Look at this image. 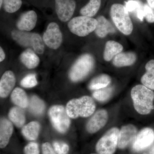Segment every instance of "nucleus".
Masks as SVG:
<instances>
[{"label": "nucleus", "instance_id": "nucleus-1", "mask_svg": "<svg viewBox=\"0 0 154 154\" xmlns=\"http://www.w3.org/2000/svg\"><path fill=\"white\" fill-rule=\"evenodd\" d=\"M135 110L141 115L149 114L154 109V92L143 85L135 86L131 92Z\"/></svg>", "mask_w": 154, "mask_h": 154}, {"label": "nucleus", "instance_id": "nucleus-2", "mask_svg": "<svg viewBox=\"0 0 154 154\" xmlns=\"http://www.w3.org/2000/svg\"><path fill=\"white\" fill-rule=\"evenodd\" d=\"M96 108V104L93 99L90 96H85L70 100L66 109L70 118L76 119L91 116Z\"/></svg>", "mask_w": 154, "mask_h": 154}, {"label": "nucleus", "instance_id": "nucleus-3", "mask_svg": "<svg viewBox=\"0 0 154 154\" xmlns=\"http://www.w3.org/2000/svg\"><path fill=\"white\" fill-rule=\"evenodd\" d=\"M110 15L116 27L122 34L128 36L132 33L133 25L125 6L113 4L110 8Z\"/></svg>", "mask_w": 154, "mask_h": 154}, {"label": "nucleus", "instance_id": "nucleus-4", "mask_svg": "<svg viewBox=\"0 0 154 154\" xmlns=\"http://www.w3.org/2000/svg\"><path fill=\"white\" fill-rule=\"evenodd\" d=\"M95 65L94 58L89 54H85L81 56L73 65L69 76L71 80L73 82L82 81L88 75Z\"/></svg>", "mask_w": 154, "mask_h": 154}, {"label": "nucleus", "instance_id": "nucleus-5", "mask_svg": "<svg viewBox=\"0 0 154 154\" xmlns=\"http://www.w3.org/2000/svg\"><path fill=\"white\" fill-rule=\"evenodd\" d=\"M97 19L92 17L80 16L74 17L69 22L68 27L72 33L84 37L95 31L97 27Z\"/></svg>", "mask_w": 154, "mask_h": 154}, {"label": "nucleus", "instance_id": "nucleus-6", "mask_svg": "<svg viewBox=\"0 0 154 154\" xmlns=\"http://www.w3.org/2000/svg\"><path fill=\"white\" fill-rule=\"evenodd\" d=\"M48 115L53 126L57 131L64 133L70 125L69 116L66 109L62 105H54L50 108Z\"/></svg>", "mask_w": 154, "mask_h": 154}, {"label": "nucleus", "instance_id": "nucleus-7", "mask_svg": "<svg viewBox=\"0 0 154 154\" xmlns=\"http://www.w3.org/2000/svg\"><path fill=\"white\" fill-rule=\"evenodd\" d=\"M119 130L113 127L108 130L98 141L96 150L98 154H113L118 146Z\"/></svg>", "mask_w": 154, "mask_h": 154}, {"label": "nucleus", "instance_id": "nucleus-8", "mask_svg": "<svg viewBox=\"0 0 154 154\" xmlns=\"http://www.w3.org/2000/svg\"><path fill=\"white\" fill-rule=\"evenodd\" d=\"M43 40L48 47L51 49H57L60 47L63 42V35L57 23H49L43 34Z\"/></svg>", "mask_w": 154, "mask_h": 154}, {"label": "nucleus", "instance_id": "nucleus-9", "mask_svg": "<svg viewBox=\"0 0 154 154\" xmlns=\"http://www.w3.org/2000/svg\"><path fill=\"white\" fill-rule=\"evenodd\" d=\"M154 141V130L150 128H145L137 135L133 143V149L136 152L142 151L149 146Z\"/></svg>", "mask_w": 154, "mask_h": 154}, {"label": "nucleus", "instance_id": "nucleus-10", "mask_svg": "<svg viewBox=\"0 0 154 154\" xmlns=\"http://www.w3.org/2000/svg\"><path fill=\"white\" fill-rule=\"evenodd\" d=\"M75 0H55V11L58 17L63 22L68 21L74 13Z\"/></svg>", "mask_w": 154, "mask_h": 154}, {"label": "nucleus", "instance_id": "nucleus-11", "mask_svg": "<svg viewBox=\"0 0 154 154\" xmlns=\"http://www.w3.org/2000/svg\"><path fill=\"white\" fill-rule=\"evenodd\" d=\"M137 129L132 124L124 125L119 130L118 147L120 149L126 148L134 142L137 135Z\"/></svg>", "mask_w": 154, "mask_h": 154}, {"label": "nucleus", "instance_id": "nucleus-12", "mask_svg": "<svg viewBox=\"0 0 154 154\" xmlns=\"http://www.w3.org/2000/svg\"><path fill=\"white\" fill-rule=\"evenodd\" d=\"M108 114L105 109L98 110L90 119L86 125L88 132L95 133L105 126L108 121Z\"/></svg>", "mask_w": 154, "mask_h": 154}, {"label": "nucleus", "instance_id": "nucleus-13", "mask_svg": "<svg viewBox=\"0 0 154 154\" xmlns=\"http://www.w3.org/2000/svg\"><path fill=\"white\" fill-rule=\"evenodd\" d=\"M37 20V14L35 11H30L25 12L17 22V28L22 31H30L35 28Z\"/></svg>", "mask_w": 154, "mask_h": 154}, {"label": "nucleus", "instance_id": "nucleus-14", "mask_svg": "<svg viewBox=\"0 0 154 154\" xmlns=\"http://www.w3.org/2000/svg\"><path fill=\"white\" fill-rule=\"evenodd\" d=\"M16 84V78L13 72L7 71L0 80V96L5 98L8 96Z\"/></svg>", "mask_w": 154, "mask_h": 154}, {"label": "nucleus", "instance_id": "nucleus-15", "mask_svg": "<svg viewBox=\"0 0 154 154\" xmlns=\"http://www.w3.org/2000/svg\"><path fill=\"white\" fill-rule=\"evenodd\" d=\"M14 131L12 123L5 118H2L0 122V147L4 148L8 143Z\"/></svg>", "mask_w": 154, "mask_h": 154}, {"label": "nucleus", "instance_id": "nucleus-16", "mask_svg": "<svg viewBox=\"0 0 154 154\" xmlns=\"http://www.w3.org/2000/svg\"><path fill=\"white\" fill-rule=\"evenodd\" d=\"M96 19L98 23L95 31L96 35L99 38H104L110 33H115L114 26L104 16H99Z\"/></svg>", "mask_w": 154, "mask_h": 154}, {"label": "nucleus", "instance_id": "nucleus-17", "mask_svg": "<svg viewBox=\"0 0 154 154\" xmlns=\"http://www.w3.org/2000/svg\"><path fill=\"white\" fill-rule=\"evenodd\" d=\"M137 60V55L133 52H121L113 60V66L116 67H123L133 65Z\"/></svg>", "mask_w": 154, "mask_h": 154}, {"label": "nucleus", "instance_id": "nucleus-18", "mask_svg": "<svg viewBox=\"0 0 154 154\" xmlns=\"http://www.w3.org/2000/svg\"><path fill=\"white\" fill-rule=\"evenodd\" d=\"M123 47L120 43L113 40H109L105 44L103 53L104 60L110 61L119 54L122 52Z\"/></svg>", "mask_w": 154, "mask_h": 154}, {"label": "nucleus", "instance_id": "nucleus-19", "mask_svg": "<svg viewBox=\"0 0 154 154\" xmlns=\"http://www.w3.org/2000/svg\"><path fill=\"white\" fill-rule=\"evenodd\" d=\"M22 63L28 69L36 68L39 63V57L34 51L28 48L22 53L20 57Z\"/></svg>", "mask_w": 154, "mask_h": 154}, {"label": "nucleus", "instance_id": "nucleus-20", "mask_svg": "<svg viewBox=\"0 0 154 154\" xmlns=\"http://www.w3.org/2000/svg\"><path fill=\"white\" fill-rule=\"evenodd\" d=\"M145 69V73L141 78V82L143 85L154 91V60L147 63Z\"/></svg>", "mask_w": 154, "mask_h": 154}, {"label": "nucleus", "instance_id": "nucleus-21", "mask_svg": "<svg viewBox=\"0 0 154 154\" xmlns=\"http://www.w3.org/2000/svg\"><path fill=\"white\" fill-rule=\"evenodd\" d=\"M32 34L28 31L14 30L11 33L12 38L20 45L24 47H31Z\"/></svg>", "mask_w": 154, "mask_h": 154}, {"label": "nucleus", "instance_id": "nucleus-22", "mask_svg": "<svg viewBox=\"0 0 154 154\" xmlns=\"http://www.w3.org/2000/svg\"><path fill=\"white\" fill-rule=\"evenodd\" d=\"M11 99L14 104L21 108H26L29 105L28 96L24 90L19 88L14 89L11 94Z\"/></svg>", "mask_w": 154, "mask_h": 154}, {"label": "nucleus", "instance_id": "nucleus-23", "mask_svg": "<svg viewBox=\"0 0 154 154\" xmlns=\"http://www.w3.org/2000/svg\"><path fill=\"white\" fill-rule=\"evenodd\" d=\"M40 129V125L38 122L33 121L23 127L22 132L23 135L27 139L34 140L38 137Z\"/></svg>", "mask_w": 154, "mask_h": 154}, {"label": "nucleus", "instance_id": "nucleus-24", "mask_svg": "<svg viewBox=\"0 0 154 154\" xmlns=\"http://www.w3.org/2000/svg\"><path fill=\"white\" fill-rule=\"evenodd\" d=\"M111 82L110 76L105 74L99 75L92 80L89 85V88L92 91H96L109 86Z\"/></svg>", "mask_w": 154, "mask_h": 154}, {"label": "nucleus", "instance_id": "nucleus-25", "mask_svg": "<svg viewBox=\"0 0 154 154\" xmlns=\"http://www.w3.org/2000/svg\"><path fill=\"white\" fill-rule=\"evenodd\" d=\"M8 116L10 120L18 127H22L25 124V112L21 107H16L11 108Z\"/></svg>", "mask_w": 154, "mask_h": 154}, {"label": "nucleus", "instance_id": "nucleus-26", "mask_svg": "<svg viewBox=\"0 0 154 154\" xmlns=\"http://www.w3.org/2000/svg\"><path fill=\"white\" fill-rule=\"evenodd\" d=\"M125 8L128 12L135 14L141 21H143L144 16L143 5L137 0H129L125 3Z\"/></svg>", "mask_w": 154, "mask_h": 154}, {"label": "nucleus", "instance_id": "nucleus-27", "mask_svg": "<svg viewBox=\"0 0 154 154\" xmlns=\"http://www.w3.org/2000/svg\"><path fill=\"white\" fill-rule=\"evenodd\" d=\"M101 5V0H90L85 6L80 10V14L83 16L92 17L96 15Z\"/></svg>", "mask_w": 154, "mask_h": 154}, {"label": "nucleus", "instance_id": "nucleus-28", "mask_svg": "<svg viewBox=\"0 0 154 154\" xmlns=\"http://www.w3.org/2000/svg\"><path fill=\"white\" fill-rule=\"evenodd\" d=\"M28 106L30 112L36 115L42 114L45 108L44 102L36 96L30 98Z\"/></svg>", "mask_w": 154, "mask_h": 154}, {"label": "nucleus", "instance_id": "nucleus-29", "mask_svg": "<svg viewBox=\"0 0 154 154\" xmlns=\"http://www.w3.org/2000/svg\"><path fill=\"white\" fill-rule=\"evenodd\" d=\"M113 88L109 86L105 88L94 91L93 96L97 101L105 102L110 99L113 92Z\"/></svg>", "mask_w": 154, "mask_h": 154}, {"label": "nucleus", "instance_id": "nucleus-30", "mask_svg": "<svg viewBox=\"0 0 154 154\" xmlns=\"http://www.w3.org/2000/svg\"><path fill=\"white\" fill-rule=\"evenodd\" d=\"M44 41L40 35L38 33H33L31 47L33 51L38 54H42L44 52L45 45Z\"/></svg>", "mask_w": 154, "mask_h": 154}, {"label": "nucleus", "instance_id": "nucleus-31", "mask_svg": "<svg viewBox=\"0 0 154 154\" xmlns=\"http://www.w3.org/2000/svg\"><path fill=\"white\" fill-rule=\"evenodd\" d=\"M3 2L4 9L8 13L17 12L22 5V0H3Z\"/></svg>", "mask_w": 154, "mask_h": 154}, {"label": "nucleus", "instance_id": "nucleus-32", "mask_svg": "<svg viewBox=\"0 0 154 154\" xmlns=\"http://www.w3.org/2000/svg\"><path fill=\"white\" fill-rule=\"evenodd\" d=\"M37 83L36 75L30 74L22 79L21 82V85L24 88H31L36 86Z\"/></svg>", "mask_w": 154, "mask_h": 154}, {"label": "nucleus", "instance_id": "nucleus-33", "mask_svg": "<svg viewBox=\"0 0 154 154\" xmlns=\"http://www.w3.org/2000/svg\"><path fill=\"white\" fill-rule=\"evenodd\" d=\"M54 149L57 154H68L69 146L67 144L62 142L55 141L53 143Z\"/></svg>", "mask_w": 154, "mask_h": 154}, {"label": "nucleus", "instance_id": "nucleus-34", "mask_svg": "<svg viewBox=\"0 0 154 154\" xmlns=\"http://www.w3.org/2000/svg\"><path fill=\"white\" fill-rule=\"evenodd\" d=\"M144 16L149 23L154 22V11L148 5H143Z\"/></svg>", "mask_w": 154, "mask_h": 154}, {"label": "nucleus", "instance_id": "nucleus-35", "mask_svg": "<svg viewBox=\"0 0 154 154\" xmlns=\"http://www.w3.org/2000/svg\"><path fill=\"white\" fill-rule=\"evenodd\" d=\"M25 154H39L38 144L35 142H30L24 149Z\"/></svg>", "mask_w": 154, "mask_h": 154}, {"label": "nucleus", "instance_id": "nucleus-36", "mask_svg": "<svg viewBox=\"0 0 154 154\" xmlns=\"http://www.w3.org/2000/svg\"><path fill=\"white\" fill-rule=\"evenodd\" d=\"M42 151L43 154H57L49 143H45L42 144Z\"/></svg>", "mask_w": 154, "mask_h": 154}, {"label": "nucleus", "instance_id": "nucleus-37", "mask_svg": "<svg viewBox=\"0 0 154 154\" xmlns=\"http://www.w3.org/2000/svg\"><path fill=\"white\" fill-rule=\"evenodd\" d=\"M5 58V54L2 47L0 48V61L2 62Z\"/></svg>", "mask_w": 154, "mask_h": 154}, {"label": "nucleus", "instance_id": "nucleus-38", "mask_svg": "<svg viewBox=\"0 0 154 154\" xmlns=\"http://www.w3.org/2000/svg\"><path fill=\"white\" fill-rule=\"evenodd\" d=\"M149 5L152 8L154 9V0H146Z\"/></svg>", "mask_w": 154, "mask_h": 154}, {"label": "nucleus", "instance_id": "nucleus-39", "mask_svg": "<svg viewBox=\"0 0 154 154\" xmlns=\"http://www.w3.org/2000/svg\"><path fill=\"white\" fill-rule=\"evenodd\" d=\"M1 1V2H0V7H2V5L3 2V0H0Z\"/></svg>", "mask_w": 154, "mask_h": 154}, {"label": "nucleus", "instance_id": "nucleus-40", "mask_svg": "<svg viewBox=\"0 0 154 154\" xmlns=\"http://www.w3.org/2000/svg\"><path fill=\"white\" fill-rule=\"evenodd\" d=\"M95 154V153H92V154Z\"/></svg>", "mask_w": 154, "mask_h": 154}]
</instances>
